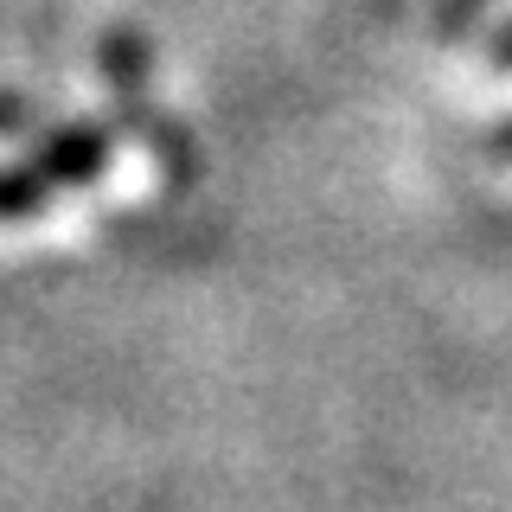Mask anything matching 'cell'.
I'll return each mask as SVG.
<instances>
[{
    "label": "cell",
    "mask_w": 512,
    "mask_h": 512,
    "mask_svg": "<svg viewBox=\"0 0 512 512\" xmlns=\"http://www.w3.org/2000/svg\"><path fill=\"white\" fill-rule=\"evenodd\" d=\"M96 71H103L109 90H116L122 128H135V135L148 141L173 186H186L192 173H199V160H192L186 128L167 122V109H160V96H154V52H148V39H141L135 26H109L103 39H96Z\"/></svg>",
    "instance_id": "2"
},
{
    "label": "cell",
    "mask_w": 512,
    "mask_h": 512,
    "mask_svg": "<svg viewBox=\"0 0 512 512\" xmlns=\"http://www.w3.org/2000/svg\"><path fill=\"white\" fill-rule=\"evenodd\" d=\"M26 122H32L26 96H0V128H7V135H13V128H26Z\"/></svg>",
    "instance_id": "4"
},
{
    "label": "cell",
    "mask_w": 512,
    "mask_h": 512,
    "mask_svg": "<svg viewBox=\"0 0 512 512\" xmlns=\"http://www.w3.org/2000/svg\"><path fill=\"white\" fill-rule=\"evenodd\" d=\"M487 64H493V71H512V20H506L500 32H493V52H487Z\"/></svg>",
    "instance_id": "5"
},
{
    "label": "cell",
    "mask_w": 512,
    "mask_h": 512,
    "mask_svg": "<svg viewBox=\"0 0 512 512\" xmlns=\"http://www.w3.org/2000/svg\"><path fill=\"white\" fill-rule=\"evenodd\" d=\"M487 160H500V167H512V122H500V128H487Z\"/></svg>",
    "instance_id": "3"
},
{
    "label": "cell",
    "mask_w": 512,
    "mask_h": 512,
    "mask_svg": "<svg viewBox=\"0 0 512 512\" xmlns=\"http://www.w3.org/2000/svg\"><path fill=\"white\" fill-rule=\"evenodd\" d=\"M116 141L122 122H58L52 135H39L32 154L0 167V224H32L39 212H52V199L109 173Z\"/></svg>",
    "instance_id": "1"
}]
</instances>
